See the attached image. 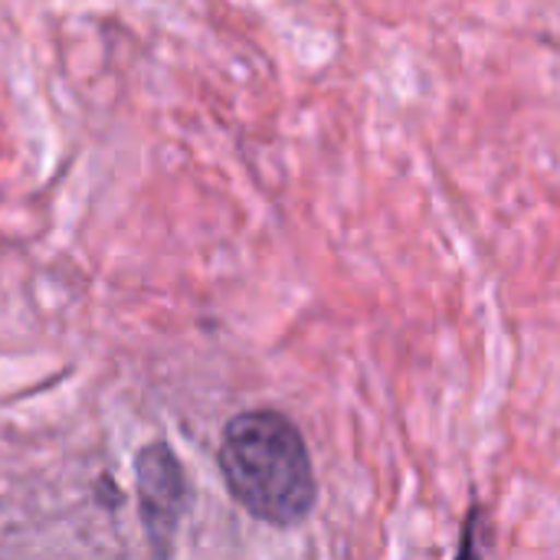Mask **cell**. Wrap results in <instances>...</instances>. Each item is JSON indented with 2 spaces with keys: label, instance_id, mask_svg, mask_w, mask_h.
Returning a JSON list of instances; mask_svg holds the SVG:
<instances>
[{
  "label": "cell",
  "instance_id": "cell-2",
  "mask_svg": "<svg viewBox=\"0 0 560 560\" xmlns=\"http://www.w3.org/2000/svg\"><path fill=\"white\" fill-rule=\"evenodd\" d=\"M135 476H138V502H141V522L154 541V548L167 551V541L174 538L187 502V476L177 463V456L164 446H144L141 456L135 459Z\"/></svg>",
  "mask_w": 560,
  "mask_h": 560
},
{
  "label": "cell",
  "instance_id": "cell-1",
  "mask_svg": "<svg viewBox=\"0 0 560 560\" xmlns=\"http://www.w3.org/2000/svg\"><path fill=\"white\" fill-rule=\"evenodd\" d=\"M220 472L230 495L253 518L276 528L302 525L318 502L305 436L276 410H249L226 423Z\"/></svg>",
  "mask_w": 560,
  "mask_h": 560
}]
</instances>
